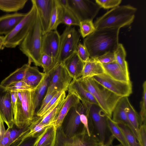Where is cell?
<instances>
[{
    "label": "cell",
    "mask_w": 146,
    "mask_h": 146,
    "mask_svg": "<svg viewBox=\"0 0 146 146\" xmlns=\"http://www.w3.org/2000/svg\"><path fill=\"white\" fill-rule=\"evenodd\" d=\"M120 28H107L96 30L84 39L83 44L94 58L109 52H114L119 43Z\"/></svg>",
    "instance_id": "obj_1"
},
{
    "label": "cell",
    "mask_w": 146,
    "mask_h": 146,
    "mask_svg": "<svg viewBox=\"0 0 146 146\" xmlns=\"http://www.w3.org/2000/svg\"><path fill=\"white\" fill-rule=\"evenodd\" d=\"M137 9L130 5H119L98 18L94 23L96 30L112 27L120 28L133 21Z\"/></svg>",
    "instance_id": "obj_2"
},
{
    "label": "cell",
    "mask_w": 146,
    "mask_h": 146,
    "mask_svg": "<svg viewBox=\"0 0 146 146\" xmlns=\"http://www.w3.org/2000/svg\"><path fill=\"white\" fill-rule=\"evenodd\" d=\"M79 80L84 87L93 96L106 115L111 118L115 107L122 97L110 91L92 78H80Z\"/></svg>",
    "instance_id": "obj_3"
},
{
    "label": "cell",
    "mask_w": 146,
    "mask_h": 146,
    "mask_svg": "<svg viewBox=\"0 0 146 146\" xmlns=\"http://www.w3.org/2000/svg\"><path fill=\"white\" fill-rule=\"evenodd\" d=\"M43 35L42 27L37 11L33 25L19 45L20 50L27 57V63L30 65L33 63L36 66H39V61L42 54Z\"/></svg>",
    "instance_id": "obj_4"
},
{
    "label": "cell",
    "mask_w": 146,
    "mask_h": 146,
    "mask_svg": "<svg viewBox=\"0 0 146 146\" xmlns=\"http://www.w3.org/2000/svg\"><path fill=\"white\" fill-rule=\"evenodd\" d=\"M34 90L18 92L13 119L14 124L19 128L31 124L34 118L36 109Z\"/></svg>",
    "instance_id": "obj_5"
},
{
    "label": "cell",
    "mask_w": 146,
    "mask_h": 146,
    "mask_svg": "<svg viewBox=\"0 0 146 146\" xmlns=\"http://www.w3.org/2000/svg\"><path fill=\"white\" fill-rule=\"evenodd\" d=\"M32 6L24 18L9 33L4 36L3 47L15 48L19 45L33 25L36 16L37 10L33 0Z\"/></svg>",
    "instance_id": "obj_6"
},
{
    "label": "cell",
    "mask_w": 146,
    "mask_h": 146,
    "mask_svg": "<svg viewBox=\"0 0 146 146\" xmlns=\"http://www.w3.org/2000/svg\"><path fill=\"white\" fill-rule=\"evenodd\" d=\"M87 117L94 125L100 146H110L114 137H108L107 117L104 111L98 106L90 104Z\"/></svg>",
    "instance_id": "obj_7"
},
{
    "label": "cell",
    "mask_w": 146,
    "mask_h": 146,
    "mask_svg": "<svg viewBox=\"0 0 146 146\" xmlns=\"http://www.w3.org/2000/svg\"><path fill=\"white\" fill-rule=\"evenodd\" d=\"M49 83L46 94L54 91L66 92L73 79L63 62H58L48 74Z\"/></svg>",
    "instance_id": "obj_8"
},
{
    "label": "cell",
    "mask_w": 146,
    "mask_h": 146,
    "mask_svg": "<svg viewBox=\"0 0 146 146\" xmlns=\"http://www.w3.org/2000/svg\"><path fill=\"white\" fill-rule=\"evenodd\" d=\"M80 34L74 27L67 26L60 35V46L57 58L58 62H63L77 51Z\"/></svg>",
    "instance_id": "obj_9"
},
{
    "label": "cell",
    "mask_w": 146,
    "mask_h": 146,
    "mask_svg": "<svg viewBox=\"0 0 146 146\" xmlns=\"http://www.w3.org/2000/svg\"><path fill=\"white\" fill-rule=\"evenodd\" d=\"M92 78L110 91L121 97H128L132 93L131 81L127 82L117 80L105 73Z\"/></svg>",
    "instance_id": "obj_10"
},
{
    "label": "cell",
    "mask_w": 146,
    "mask_h": 146,
    "mask_svg": "<svg viewBox=\"0 0 146 146\" xmlns=\"http://www.w3.org/2000/svg\"><path fill=\"white\" fill-rule=\"evenodd\" d=\"M69 7L74 11L80 21L85 20L92 21L101 8L96 3L89 0H68Z\"/></svg>",
    "instance_id": "obj_11"
},
{
    "label": "cell",
    "mask_w": 146,
    "mask_h": 146,
    "mask_svg": "<svg viewBox=\"0 0 146 146\" xmlns=\"http://www.w3.org/2000/svg\"><path fill=\"white\" fill-rule=\"evenodd\" d=\"M60 35L56 30L47 32L43 34L41 52L57 60L60 46Z\"/></svg>",
    "instance_id": "obj_12"
},
{
    "label": "cell",
    "mask_w": 146,
    "mask_h": 146,
    "mask_svg": "<svg viewBox=\"0 0 146 146\" xmlns=\"http://www.w3.org/2000/svg\"><path fill=\"white\" fill-rule=\"evenodd\" d=\"M0 114L8 128H12L14 124L11 91L0 85Z\"/></svg>",
    "instance_id": "obj_13"
},
{
    "label": "cell",
    "mask_w": 146,
    "mask_h": 146,
    "mask_svg": "<svg viewBox=\"0 0 146 146\" xmlns=\"http://www.w3.org/2000/svg\"><path fill=\"white\" fill-rule=\"evenodd\" d=\"M128 97H122L118 101L113 112L112 119L117 123H122L127 126L140 144L139 133L136 130L128 120L125 109Z\"/></svg>",
    "instance_id": "obj_14"
},
{
    "label": "cell",
    "mask_w": 146,
    "mask_h": 146,
    "mask_svg": "<svg viewBox=\"0 0 146 146\" xmlns=\"http://www.w3.org/2000/svg\"><path fill=\"white\" fill-rule=\"evenodd\" d=\"M86 105L80 101L73 107L72 110L68 120L66 127L65 132L66 136L70 138L76 135L75 133L81 122L80 115L86 113Z\"/></svg>",
    "instance_id": "obj_15"
},
{
    "label": "cell",
    "mask_w": 146,
    "mask_h": 146,
    "mask_svg": "<svg viewBox=\"0 0 146 146\" xmlns=\"http://www.w3.org/2000/svg\"><path fill=\"white\" fill-rule=\"evenodd\" d=\"M40 20L43 34L48 30L53 0H33Z\"/></svg>",
    "instance_id": "obj_16"
},
{
    "label": "cell",
    "mask_w": 146,
    "mask_h": 146,
    "mask_svg": "<svg viewBox=\"0 0 146 146\" xmlns=\"http://www.w3.org/2000/svg\"><path fill=\"white\" fill-rule=\"evenodd\" d=\"M68 93L76 96L83 103L98 105L93 96L82 86L79 79H73L68 88Z\"/></svg>",
    "instance_id": "obj_17"
},
{
    "label": "cell",
    "mask_w": 146,
    "mask_h": 146,
    "mask_svg": "<svg viewBox=\"0 0 146 146\" xmlns=\"http://www.w3.org/2000/svg\"><path fill=\"white\" fill-rule=\"evenodd\" d=\"M26 15V13L15 12L0 16V35L11 32Z\"/></svg>",
    "instance_id": "obj_18"
},
{
    "label": "cell",
    "mask_w": 146,
    "mask_h": 146,
    "mask_svg": "<svg viewBox=\"0 0 146 146\" xmlns=\"http://www.w3.org/2000/svg\"><path fill=\"white\" fill-rule=\"evenodd\" d=\"M63 62L73 79H78L81 77L84 62L79 58L77 51L72 54Z\"/></svg>",
    "instance_id": "obj_19"
},
{
    "label": "cell",
    "mask_w": 146,
    "mask_h": 146,
    "mask_svg": "<svg viewBox=\"0 0 146 146\" xmlns=\"http://www.w3.org/2000/svg\"><path fill=\"white\" fill-rule=\"evenodd\" d=\"M54 124L46 127L36 138L33 146H54L57 129Z\"/></svg>",
    "instance_id": "obj_20"
},
{
    "label": "cell",
    "mask_w": 146,
    "mask_h": 146,
    "mask_svg": "<svg viewBox=\"0 0 146 146\" xmlns=\"http://www.w3.org/2000/svg\"><path fill=\"white\" fill-rule=\"evenodd\" d=\"M46 75L40 72L36 67L29 65L26 70L23 80L35 90Z\"/></svg>",
    "instance_id": "obj_21"
},
{
    "label": "cell",
    "mask_w": 146,
    "mask_h": 146,
    "mask_svg": "<svg viewBox=\"0 0 146 146\" xmlns=\"http://www.w3.org/2000/svg\"><path fill=\"white\" fill-rule=\"evenodd\" d=\"M80 101L76 96L68 93L57 118L54 124L56 129L62 127L64 119L69 111Z\"/></svg>",
    "instance_id": "obj_22"
},
{
    "label": "cell",
    "mask_w": 146,
    "mask_h": 146,
    "mask_svg": "<svg viewBox=\"0 0 146 146\" xmlns=\"http://www.w3.org/2000/svg\"><path fill=\"white\" fill-rule=\"evenodd\" d=\"M102 64L105 73L112 78L122 82L131 81L129 76L125 73L115 61Z\"/></svg>",
    "instance_id": "obj_23"
},
{
    "label": "cell",
    "mask_w": 146,
    "mask_h": 146,
    "mask_svg": "<svg viewBox=\"0 0 146 146\" xmlns=\"http://www.w3.org/2000/svg\"><path fill=\"white\" fill-rule=\"evenodd\" d=\"M104 73L102 64L94 58H90L84 63L80 78H92Z\"/></svg>",
    "instance_id": "obj_24"
},
{
    "label": "cell",
    "mask_w": 146,
    "mask_h": 146,
    "mask_svg": "<svg viewBox=\"0 0 146 146\" xmlns=\"http://www.w3.org/2000/svg\"><path fill=\"white\" fill-rule=\"evenodd\" d=\"M64 8L58 0H53V5L48 32L57 30L62 23Z\"/></svg>",
    "instance_id": "obj_25"
},
{
    "label": "cell",
    "mask_w": 146,
    "mask_h": 146,
    "mask_svg": "<svg viewBox=\"0 0 146 146\" xmlns=\"http://www.w3.org/2000/svg\"><path fill=\"white\" fill-rule=\"evenodd\" d=\"M66 97L65 92L63 91L60 96V100L57 104L48 113L41 117L40 121L41 123L48 125L54 123L64 102Z\"/></svg>",
    "instance_id": "obj_26"
},
{
    "label": "cell",
    "mask_w": 146,
    "mask_h": 146,
    "mask_svg": "<svg viewBox=\"0 0 146 146\" xmlns=\"http://www.w3.org/2000/svg\"><path fill=\"white\" fill-rule=\"evenodd\" d=\"M29 65H31L28 63L26 64L17 69L2 80L0 85L7 88L13 83L23 80L26 70Z\"/></svg>",
    "instance_id": "obj_27"
},
{
    "label": "cell",
    "mask_w": 146,
    "mask_h": 146,
    "mask_svg": "<svg viewBox=\"0 0 146 146\" xmlns=\"http://www.w3.org/2000/svg\"><path fill=\"white\" fill-rule=\"evenodd\" d=\"M28 0H0V10L5 12H17L22 9Z\"/></svg>",
    "instance_id": "obj_28"
},
{
    "label": "cell",
    "mask_w": 146,
    "mask_h": 146,
    "mask_svg": "<svg viewBox=\"0 0 146 146\" xmlns=\"http://www.w3.org/2000/svg\"><path fill=\"white\" fill-rule=\"evenodd\" d=\"M107 121L108 129L114 138H116L123 146H129L126 139L117 123L111 118L107 116Z\"/></svg>",
    "instance_id": "obj_29"
},
{
    "label": "cell",
    "mask_w": 146,
    "mask_h": 146,
    "mask_svg": "<svg viewBox=\"0 0 146 146\" xmlns=\"http://www.w3.org/2000/svg\"><path fill=\"white\" fill-rule=\"evenodd\" d=\"M114 52L115 61L125 73L129 76L128 64L125 60L126 52L123 45L119 43Z\"/></svg>",
    "instance_id": "obj_30"
},
{
    "label": "cell",
    "mask_w": 146,
    "mask_h": 146,
    "mask_svg": "<svg viewBox=\"0 0 146 146\" xmlns=\"http://www.w3.org/2000/svg\"><path fill=\"white\" fill-rule=\"evenodd\" d=\"M63 8L62 23L64 24L67 26H79L80 21L69 5Z\"/></svg>",
    "instance_id": "obj_31"
},
{
    "label": "cell",
    "mask_w": 146,
    "mask_h": 146,
    "mask_svg": "<svg viewBox=\"0 0 146 146\" xmlns=\"http://www.w3.org/2000/svg\"><path fill=\"white\" fill-rule=\"evenodd\" d=\"M58 63L56 59L46 54L42 53L39 66L42 67L44 73L48 75Z\"/></svg>",
    "instance_id": "obj_32"
},
{
    "label": "cell",
    "mask_w": 146,
    "mask_h": 146,
    "mask_svg": "<svg viewBox=\"0 0 146 146\" xmlns=\"http://www.w3.org/2000/svg\"><path fill=\"white\" fill-rule=\"evenodd\" d=\"M125 110L129 120L139 133V130L140 124L139 116L137 112L131 104L128 99L127 101Z\"/></svg>",
    "instance_id": "obj_33"
},
{
    "label": "cell",
    "mask_w": 146,
    "mask_h": 146,
    "mask_svg": "<svg viewBox=\"0 0 146 146\" xmlns=\"http://www.w3.org/2000/svg\"><path fill=\"white\" fill-rule=\"evenodd\" d=\"M49 78L46 74L41 83L34 90L35 106L36 109L40 103L48 87Z\"/></svg>",
    "instance_id": "obj_34"
},
{
    "label": "cell",
    "mask_w": 146,
    "mask_h": 146,
    "mask_svg": "<svg viewBox=\"0 0 146 146\" xmlns=\"http://www.w3.org/2000/svg\"><path fill=\"white\" fill-rule=\"evenodd\" d=\"M117 123L123 132L129 146H142L137 141L135 136L127 126L122 123Z\"/></svg>",
    "instance_id": "obj_35"
},
{
    "label": "cell",
    "mask_w": 146,
    "mask_h": 146,
    "mask_svg": "<svg viewBox=\"0 0 146 146\" xmlns=\"http://www.w3.org/2000/svg\"><path fill=\"white\" fill-rule=\"evenodd\" d=\"M31 124L27 125L21 128H19L14 124L12 128H10L8 146H11L19 137L28 131L29 130V127Z\"/></svg>",
    "instance_id": "obj_36"
},
{
    "label": "cell",
    "mask_w": 146,
    "mask_h": 146,
    "mask_svg": "<svg viewBox=\"0 0 146 146\" xmlns=\"http://www.w3.org/2000/svg\"><path fill=\"white\" fill-rule=\"evenodd\" d=\"M79 26L80 34L83 38H85L96 30L93 21L91 20L80 21Z\"/></svg>",
    "instance_id": "obj_37"
},
{
    "label": "cell",
    "mask_w": 146,
    "mask_h": 146,
    "mask_svg": "<svg viewBox=\"0 0 146 146\" xmlns=\"http://www.w3.org/2000/svg\"><path fill=\"white\" fill-rule=\"evenodd\" d=\"M62 92H57L43 109L39 113H36L37 116L42 117L52 110L58 103Z\"/></svg>",
    "instance_id": "obj_38"
},
{
    "label": "cell",
    "mask_w": 146,
    "mask_h": 146,
    "mask_svg": "<svg viewBox=\"0 0 146 146\" xmlns=\"http://www.w3.org/2000/svg\"><path fill=\"white\" fill-rule=\"evenodd\" d=\"M143 95L140 103V125L146 123V81H145L143 85Z\"/></svg>",
    "instance_id": "obj_39"
},
{
    "label": "cell",
    "mask_w": 146,
    "mask_h": 146,
    "mask_svg": "<svg viewBox=\"0 0 146 146\" xmlns=\"http://www.w3.org/2000/svg\"><path fill=\"white\" fill-rule=\"evenodd\" d=\"M7 88L11 91L19 92L35 90L23 80L13 83L10 85Z\"/></svg>",
    "instance_id": "obj_40"
},
{
    "label": "cell",
    "mask_w": 146,
    "mask_h": 146,
    "mask_svg": "<svg viewBox=\"0 0 146 146\" xmlns=\"http://www.w3.org/2000/svg\"><path fill=\"white\" fill-rule=\"evenodd\" d=\"M69 138L66 135L62 127L57 129L56 139L54 146H65Z\"/></svg>",
    "instance_id": "obj_41"
},
{
    "label": "cell",
    "mask_w": 146,
    "mask_h": 146,
    "mask_svg": "<svg viewBox=\"0 0 146 146\" xmlns=\"http://www.w3.org/2000/svg\"><path fill=\"white\" fill-rule=\"evenodd\" d=\"M95 3L101 8L104 9L113 8L119 5L121 3V0H96Z\"/></svg>",
    "instance_id": "obj_42"
},
{
    "label": "cell",
    "mask_w": 146,
    "mask_h": 146,
    "mask_svg": "<svg viewBox=\"0 0 146 146\" xmlns=\"http://www.w3.org/2000/svg\"><path fill=\"white\" fill-rule=\"evenodd\" d=\"M94 58L101 64H108L115 61L114 52H108Z\"/></svg>",
    "instance_id": "obj_43"
},
{
    "label": "cell",
    "mask_w": 146,
    "mask_h": 146,
    "mask_svg": "<svg viewBox=\"0 0 146 146\" xmlns=\"http://www.w3.org/2000/svg\"><path fill=\"white\" fill-rule=\"evenodd\" d=\"M77 52L79 58L84 62L90 58L89 54L86 48L80 42H79L78 45Z\"/></svg>",
    "instance_id": "obj_44"
},
{
    "label": "cell",
    "mask_w": 146,
    "mask_h": 146,
    "mask_svg": "<svg viewBox=\"0 0 146 146\" xmlns=\"http://www.w3.org/2000/svg\"><path fill=\"white\" fill-rule=\"evenodd\" d=\"M139 132L141 144L142 146H146V123L140 125L139 128Z\"/></svg>",
    "instance_id": "obj_45"
},
{
    "label": "cell",
    "mask_w": 146,
    "mask_h": 146,
    "mask_svg": "<svg viewBox=\"0 0 146 146\" xmlns=\"http://www.w3.org/2000/svg\"><path fill=\"white\" fill-rule=\"evenodd\" d=\"M57 92L54 91L51 93L46 94L42 101L40 107L36 113H39L43 109Z\"/></svg>",
    "instance_id": "obj_46"
},
{
    "label": "cell",
    "mask_w": 146,
    "mask_h": 146,
    "mask_svg": "<svg viewBox=\"0 0 146 146\" xmlns=\"http://www.w3.org/2000/svg\"><path fill=\"white\" fill-rule=\"evenodd\" d=\"M36 138L33 137L27 138L11 146H33Z\"/></svg>",
    "instance_id": "obj_47"
},
{
    "label": "cell",
    "mask_w": 146,
    "mask_h": 146,
    "mask_svg": "<svg viewBox=\"0 0 146 146\" xmlns=\"http://www.w3.org/2000/svg\"><path fill=\"white\" fill-rule=\"evenodd\" d=\"M80 119L81 122L84 125L88 135L91 136L92 134L89 129L88 117L86 113L81 114L80 116Z\"/></svg>",
    "instance_id": "obj_48"
},
{
    "label": "cell",
    "mask_w": 146,
    "mask_h": 146,
    "mask_svg": "<svg viewBox=\"0 0 146 146\" xmlns=\"http://www.w3.org/2000/svg\"><path fill=\"white\" fill-rule=\"evenodd\" d=\"M10 132V128H8L6 130L4 136L0 143V146H8Z\"/></svg>",
    "instance_id": "obj_49"
},
{
    "label": "cell",
    "mask_w": 146,
    "mask_h": 146,
    "mask_svg": "<svg viewBox=\"0 0 146 146\" xmlns=\"http://www.w3.org/2000/svg\"><path fill=\"white\" fill-rule=\"evenodd\" d=\"M11 96L12 107L13 113L17 101L18 92L11 91Z\"/></svg>",
    "instance_id": "obj_50"
},
{
    "label": "cell",
    "mask_w": 146,
    "mask_h": 146,
    "mask_svg": "<svg viewBox=\"0 0 146 146\" xmlns=\"http://www.w3.org/2000/svg\"><path fill=\"white\" fill-rule=\"evenodd\" d=\"M4 123L0 114V144L6 130Z\"/></svg>",
    "instance_id": "obj_51"
},
{
    "label": "cell",
    "mask_w": 146,
    "mask_h": 146,
    "mask_svg": "<svg viewBox=\"0 0 146 146\" xmlns=\"http://www.w3.org/2000/svg\"><path fill=\"white\" fill-rule=\"evenodd\" d=\"M4 36L0 35V50L3 47Z\"/></svg>",
    "instance_id": "obj_52"
}]
</instances>
